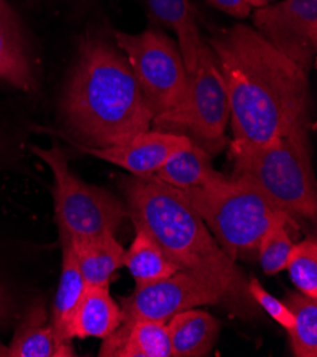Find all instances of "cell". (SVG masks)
Returning a JSON list of instances; mask_svg holds the SVG:
<instances>
[{
    "mask_svg": "<svg viewBox=\"0 0 317 357\" xmlns=\"http://www.w3.org/2000/svg\"><path fill=\"white\" fill-rule=\"evenodd\" d=\"M124 266L135 280V289L146 288L178 271L164 254L157 241L143 228L135 227V236L124 255Z\"/></svg>",
    "mask_w": 317,
    "mask_h": 357,
    "instance_id": "cell-21",
    "label": "cell"
},
{
    "mask_svg": "<svg viewBox=\"0 0 317 357\" xmlns=\"http://www.w3.org/2000/svg\"><path fill=\"white\" fill-rule=\"evenodd\" d=\"M114 40L127 57L153 123L177 110L190 79L178 45L155 29L137 34L117 30Z\"/></svg>",
    "mask_w": 317,
    "mask_h": 357,
    "instance_id": "cell-6",
    "label": "cell"
},
{
    "mask_svg": "<svg viewBox=\"0 0 317 357\" xmlns=\"http://www.w3.org/2000/svg\"><path fill=\"white\" fill-rule=\"evenodd\" d=\"M54 176V215L60 231L72 236H94L114 232L128 218V209L107 190L90 185L70 169L67 155L59 146L31 147Z\"/></svg>",
    "mask_w": 317,
    "mask_h": 357,
    "instance_id": "cell-7",
    "label": "cell"
},
{
    "mask_svg": "<svg viewBox=\"0 0 317 357\" xmlns=\"http://www.w3.org/2000/svg\"><path fill=\"white\" fill-rule=\"evenodd\" d=\"M208 43L228 93L229 147L261 146L310 127L309 75L252 26L218 30Z\"/></svg>",
    "mask_w": 317,
    "mask_h": 357,
    "instance_id": "cell-1",
    "label": "cell"
},
{
    "mask_svg": "<svg viewBox=\"0 0 317 357\" xmlns=\"http://www.w3.org/2000/svg\"><path fill=\"white\" fill-rule=\"evenodd\" d=\"M154 176L180 191L222 184L229 178L214 168L210 154L192 139L188 147L173 153Z\"/></svg>",
    "mask_w": 317,
    "mask_h": 357,
    "instance_id": "cell-15",
    "label": "cell"
},
{
    "mask_svg": "<svg viewBox=\"0 0 317 357\" xmlns=\"http://www.w3.org/2000/svg\"><path fill=\"white\" fill-rule=\"evenodd\" d=\"M285 303L291 307L295 322L289 333L291 349L296 357L317 356V299L300 292H288Z\"/></svg>",
    "mask_w": 317,
    "mask_h": 357,
    "instance_id": "cell-22",
    "label": "cell"
},
{
    "mask_svg": "<svg viewBox=\"0 0 317 357\" xmlns=\"http://www.w3.org/2000/svg\"><path fill=\"white\" fill-rule=\"evenodd\" d=\"M219 246L233 259L258 255L265 232L295 220L263 194L229 176L222 184L183 191Z\"/></svg>",
    "mask_w": 317,
    "mask_h": 357,
    "instance_id": "cell-5",
    "label": "cell"
},
{
    "mask_svg": "<svg viewBox=\"0 0 317 357\" xmlns=\"http://www.w3.org/2000/svg\"><path fill=\"white\" fill-rule=\"evenodd\" d=\"M286 269L297 292L317 299V242L307 236L293 245Z\"/></svg>",
    "mask_w": 317,
    "mask_h": 357,
    "instance_id": "cell-23",
    "label": "cell"
},
{
    "mask_svg": "<svg viewBox=\"0 0 317 357\" xmlns=\"http://www.w3.org/2000/svg\"><path fill=\"white\" fill-rule=\"evenodd\" d=\"M269 2H272V0H269Z\"/></svg>",
    "mask_w": 317,
    "mask_h": 357,
    "instance_id": "cell-29",
    "label": "cell"
},
{
    "mask_svg": "<svg viewBox=\"0 0 317 357\" xmlns=\"http://www.w3.org/2000/svg\"><path fill=\"white\" fill-rule=\"evenodd\" d=\"M246 2L252 6V9H258L269 5V0H246Z\"/></svg>",
    "mask_w": 317,
    "mask_h": 357,
    "instance_id": "cell-27",
    "label": "cell"
},
{
    "mask_svg": "<svg viewBox=\"0 0 317 357\" xmlns=\"http://www.w3.org/2000/svg\"><path fill=\"white\" fill-rule=\"evenodd\" d=\"M310 127L254 147H229L232 180L263 194L293 220L316 221L317 191L310 153Z\"/></svg>",
    "mask_w": 317,
    "mask_h": 357,
    "instance_id": "cell-4",
    "label": "cell"
},
{
    "mask_svg": "<svg viewBox=\"0 0 317 357\" xmlns=\"http://www.w3.org/2000/svg\"><path fill=\"white\" fill-rule=\"evenodd\" d=\"M121 325V307L111 298L109 288L86 287L70 320L72 339H105Z\"/></svg>",
    "mask_w": 317,
    "mask_h": 357,
    "instance_id": "cell-18",
    "label": "cell"
},
{
    "mask_svg": "<svg viewBox=\"0 0 317 357\" xmlns=\"http://www.w3.org/2000/svg\"><path fill=\"white\" fill-rule=\"evenodd\" d=\"M254 29L309 75L317 52V0H280L258 8Z\"/></svg>",
    "mask_w": 317,
    "mask_h": 357,
    "instance_id": "cell-10",
    "label": "cell"
},
{
    "mask_svg": "<svg viewBox=\"0 0 317 357\" xmlns=\"http://www.w3.org/2000/svg\"><path fill=\"white\" fill-rule=\"evenodd\" d=\"M0 80L22 91L34 90L24 34L8 0H0Z\"/></svg>",
    "mask_w": 317,
    "mask_h": 357,
    "instance_id": "cell-13",
    "label": "cell"
},
{
    "mask_svg": "<svg viewBox=\"0 0 317 357\" xmlns=\"http://www.w3.org/2000/svg\"><path fill=\"white\" fill-rule=\"evenodd\" d=\"M172 357L208 356L219 336V322L205 310L187 309L167 322Z\"/></svg>",
    "mask_w": 317,
    "mask_h": 357,
    "instance_id": "cell-17",
    "label": "cell"
},
{
    "mask_svg": "<svg viewBox=\"0 0 317 357\" xmlns=\"http://www.w3.org/2000/svg\"><path fill=\"white\" fill-rule=\"evenodd\" d=\"M151 19L171 29L178 38V47L188 75L196 67L198 54L203 45L196 12L191 0H144Z\"/></svg>",
    "mask_w": 317,
    "mask_h": 357,
    "instance_id": "cell-20",
    "label": "cell"
},
{
    "mask_svg": "<svg viewBox=\"0 0 317 357\" xmlns=\"http://www.w3.org/2000/svg\"><path fill=\"white\" fill-rule=\"evenodd\" d=\"M60 110L67 128L94 149L121 144L153 124L127 57L90 34L79 43Z\"/></svg>",
    "mask_w": 317,
    "mask_h": 357,
    "instance_id": "cell-3",
    "label": "cell"
},
{
    "mask_svg": "<svg viewBox=\"0 0 317 357\" xmlns=\"http://www.w3.org/2000/svg\"><path fill=\"white\" fill-rule=\"evenodd\" d=\"M190 144L191 139L187 135L161 130L139 132L121 144L102 149L87 147L75 142L80 151L118 165L137 176L154 175L173 153Z\"/></svg>",
    "mask_w": 317,
    "mask_h": 357,
    "instance_id": "cell-11",
    "label": "cell"
},
{
    "mask_svg": "<svg viewBox=\"0 0 317 357\" xmlns=\"http://www.w3.org/2000/svg\"><path fill=\"white\" fill-rule=\"evenodd\" d=\"M61 242V273L59 288L52 307V325L57 337L63 342H73L68 335L70 320L77 307V303L86 289L77 257L72 243V235L60 231Z\"/></svg>",
    "mask_w": 317,
    "mask_h": 357,
    "instance_id": "cell-19",
    "label": "cell"
},
{
    "mask_svg": "<svg viewBox=\"0 0 317 357\" xmlns=\"http://www.w3.org/2000/svg\"><path fill=\"white\" fill-rule=\"evenodd\" d=\"M79 268L86 287L109 288L113 275L124 266L125 249L114 232L94 236H72Z\"/></svg>",
    "mask_w": 317,
    "mask_h": 357,
    "instance_id": "cell-16",
    "label": "cell"
},
{
    "mask_svg": "<svg viewBox=\"0 0 317 357\" xmlns=\"http://www.w3.org/2000/svg\"><path fill=\"white\" fill-rule=\"evenodd\" d=\"M123 188L128 218L157 241L173 265L215 283L233 314L251 319L258 313L248 278L219 246L183 191L154 175L127 178Z\"/></svg>",
    "mask_w": 317,
    "mask_h": 357,
    "instance_id": "cell-2",
    "label": "cell"
},
{
    "mask_svg": "<svg viewBox=\"0 0 317 357\" xmlns=\"http://www.w3.org/2000/svg\"><path fill=\"white\" fill-rule=\"evenodd\" d=\"M206 5L235 19H246L252 13V6L246 0H205Z\"/></svg>",
    "mask_w": 317,
    "mask_h": 357,
    "instance_id": "cell-26",
    "label": "cell"
},
{
    "mask_svg": "<svg viewBox=\"0 0 317 357\" xmlns=\"http://www.w3.org/2000/svg\"><path fill=\"white\" fill-rule=\"evenodd\" d=\"M292 229L286 224H280L269 228L262 236L258 248V258L262 271L269 275H277L286 269V264L292 248L295 245L292 239Z\"/></svg>",
    "mask_w": 317,
    "mask_h": 357,
    "instance_id": "cell-24",
    "label": "cell"
},
{
    "mask_svg": "<svg viewBox=\"0 0 317 357\" xmlns=\"http://www.w3.org/2000/svg\"><path fill=\"white\" fill-rule=\"evenodd\" d=\"M6 312V298L3 294V289L0 288V317H2Z\"/></svg>",
    "mask_w": 317,
    "mask_h": 357,
    "instance_id": "cell-28",
    "label": "cell"
},
{
    "mask_svg": "<svg viewBox=\"0 0 317 357\" xmlns=\"http://www.w3.org/2000/svg\"><path fill=\"white\" fill-rule=\"evenodd\" d=\"M13 357H67L76 356L72 342H63L54 333L52 320L43 301L34 302L5 350Z\"/></svg>",
    "mask_w": 317,
    "mask_h": 357,
    "instance_id": "cell-12",
    "label": "cell"
},
{
    "mask_svg": "<svg viewBox=\"0 0 317 357\" xmlns=\"http://www.w3.org/2000/svg\"><path fill=\"white\" fill-rule=\"evenodd\" d=\"M231 120L226 87L214 54L203 43L196 67L190 73L188 90L177 110L154 121L157 130L184 134L209 154L225 142Z\"/></svg>",
    "mask_w": 317,
    "mask_h": 357,
    "instance_id": "cell-8",
    "label": "cell"
},
{
    "mask_svg": "<svg viewBox=\"0 0 317 357\" xmlns=\"http://www.w3.org/2000/svg\"><path fill=\"white\" fill-rule=\"evenodd\" d=\"M248 291L256 306L262 307L276 324L286 329V332L292 329L295 317L291 307L285 302H281L270 295L256 278L248 279Z\"/></svg>",
    "mask_w": 317,
    "mask_h": 357,
    "instance_id": "cell-25",
    "label": "cell"
},
{
    "mask_svg": "<svg viewBox=\"0 0 317 357\" xmlns=\"http://www.w3.org/2000/svg\"><path fill=\"white\" fill-rule=\"evenodd\" d=\"M101 357H172L167 324L138 320L102 339Z\"/></svg>",
    "mask_w": 317,
    "mask_h": 357,
    "instance_id": "cell-14",
    "label": "cell"
},
{
    "mask_svg": "<svg viewBox=\"0 0 317 357\" xmlns=\"http://www.w3.org/2000/svg\"><path fill=\"white\" fill-rule=\"evenodd\" d=\"M219 303L225 305V298L215 283L194 272L178 269L173 275L123 298L121 324L130 325L138 320L167 324L183 310Z\"/></svg>",
    "mask_w": 317,
    "mask_h": 357,
    "instance_id": "cell-9",
    "label": "cell"
}]
</instances>
